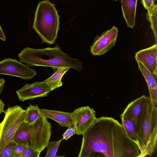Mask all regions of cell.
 I'll return each instance as SVG.
<instances>
[{
  "label": "cell",
  "mask_w": 157,
  "mask_h": 157,
  "mask_svg": "<svg viewBox=\"0 0 157 157\" xmlns=\"http://www.w3.org/2000/svg\"><path fill=\"white\" fill-rule=\"evenodd\" d=\"M5 83V80L3 78L0 79V94L2 92Z\"/></svg>",
  "instance_id": "4316f807"
},
{
  "label": "cell",
  "mask_w": 157,
  "mask_h": 157,
  "mask_svg": "<svg viewBox=\"0 0 157 157\" xmlns=\"http://www.w3.org/2000/svg\"><path fill=\"white\" fill-rule=\"evenodd\" d=\"M28 144H17L13 148V157H21L22 155L27 148Z\"/></svg>",
  "instance_id": "603a6c76"
},
{
  "label": "cell",
  "mask_w": 157,
  "mask_h": 157,
  "mask_svg": "<svg viewBox=\"0 0 157 157\" xmlns=\"http://www.w3.org/2000/svg\"><path fill=\"white\" fill-rule=\"evenodd\" d=\"M139 69L145 79L149 89L150 98L152 103L157 107V77L151 73L140 62L137 61Z\"/></svg>",
  "instance_id": "5bb4252c"
},
{
  "label": "cell",
  "mask_w": 157,
  "mask_h": 157,
  "mask_svg": "<svg viewBox=\"0 0 157 157\" xmlns=\"http://www.w3.org/2000/svg\"><path fill=\"white\" fill-rule=\"evenodd\" d=\"M63 139L58 141L49 142L47 147V150L45 157H55L56 156L59 147Z\"/></svg>",
  "instance_id": "44dd1931"
},
{
  "label": "cell",
  "mask_w": 157,
  "mask_h": 157,
  "mask_svg": "<svg viewBox=\"0 0 157 157\" xmlns=\"http://www.w3.org/2000/svg\"><path fill=\"white\" fill-rule=\"evenodd\" d=\"M0 39L3 41H5L6 38L0 25Z\"/></svg>",
  "instance_id": "83f0119b"
},
{
  "label": "cell",
  "mask_w": 157,
  "mask_h": 157,
  "mask_svg": "<svg viewBox=\"0 0 157 157\" xmlns=\"http://www.w3.org/2000/svg\"><path fill=\"white\" fill-rule=\"evenodd\" d=\"M39 112L47 118L55 121L62 127H68L74 126L71 119V113L40 109Z\"/></svg>",
  "instance_id": "7c38bea8"
},
{
  "label": "cell",
  "mask_w": 157,
  "mask_h": 157,
  "mask_svg": "<svg viewBox=\"0 0 157 157\" xmlns=\"http://www.w3.org/2000/svg\"><path fill=\"white\" fill-rule=\"evenodd\" d=\"M66 131L63 134V140H68L72 136L76 133V130L74 126L68 127Z\"/></svg>",
  "instance_id": "484cf974"
},
{
  "label": "cell",
  "mask_w": 157,
  "mask_h": 157,
  "mask_svg": "<svg viewBox=\"0 0 157 157\" xmlns=\"http://www.w3.org/2000/svg\"><path fill=\"white\" fill-rule=\"evenodd\" d=\"M115 1H117V0H115Z\"/></svg>",
  "instance_id": "f546056e"
},
{
  "label": "cell",
  "mask_w": 157,
  "mask_h": 157,
  "mask_svg": "<svg viewBox=\"0 0 157 157\" xmlns=\"http://www.w3.org/2000/svg\"><path fill=\"white\" fill-rule=\"evenodd\" d=\"M138 0H121L123 17L127 26L133 29L135 25V17Z\"/></svg>",
  "instance_id": "9a60e30c"
},
{
  "label": "cell",
  "mask_w": 157,
  "mask_h": 157,
  "mask_svg": "<svg viewBox=\"0 0 157 157\" xmlns=\"http://www.w3.org/2000/svg\"><path fill=\"white\" fill-rule=\"evenodd\" d=\"M135 58L137 61L140 62L153 76L157 77V44L137 52Z\"/></svg>",
  "instance_id": "8fae6325"
},
{
  "label": "cell",
  "mask_w": 157,
  "mask_h": 157,
  "mask_svg": "<svg viewBox=\"0 0 157 157\" xmlns=\"http://www.w3.org/2000/svg\"><path fill=\"white\" fill-rule=\"evenodd\" d=\"M139 140L140 157H151L157 147V108L146 97L136 124Z\"/></svg>",
  "instance_id": "3957f363"
},
{
  "label": "cell",
  "mask_w": 157,
  "mask_h": 157,
  "mask_svg": "<svg viewBox=\"0 0 157 157\" xmlns=\"http://www.w3.org/2000/svg\"><path fill=\"white\" fill-rule=\"evenodd\" d=\"M4 112V119L0 123V152L13 141L14 134L26 114V110L18 105L8 107Z\"/></svg>",
  "instance_id": "5b68a950"
},
{
  "label": "cell",
  "mask_w": 157,
  "mask_h": 157,
  "mask_svg": "<svg viewBox=\"0 0 157 157\" xmlns=\"http://www.w3.org/2000/svg\"><path fill=\"white\" fill-rule=\"evenodd\" d=\"M146 97L143 95L132 101L128 104L123 112L132 120L136 126L141 114Z\"/></svg>",
  "instance_id": "4fadbf2b"
},
{
  "label": "cell",
  "mask_w": 157,
  "mask_h": 157,
  "mask_svg": "<svg viewBox=\"0 0 157 157\" xmlns=\"http://www.w3.org/2000/svg\"><path fill=\"white\" fill-rule=\"evenodd\" d=\"M5 104L2 100L0 99V114L2 112H4Z\"/></svg>",
  "instance_id": "f1b7e54d"
},
{
  "label": "cell",
  "mask_w": 157,
  "mask_h": 157,
  "mask_svg": "<svg viewBox=\"0 0 157 157\" xmlns=\"http://www.w3.org/2000/svg\"><path fill=\"white\" fill-rule=\"evenodd\" d=\"M32 125L25 121L22 122L14 134L13 141L17 144H30L29 132Z\"/></svg>",
  "instance_id": "e0dca14e"
},
{
  "label": "cell",
  "mask_w": 157,
  "mask_h": 157,
  "mask_svg": "<svg viewBox=\"0 0 157 157\" xmlns=\"http://www.w3.org/2000/svg\"><path fill=\"white\" fill-rule=\"evenodd\" d=\"M36 71L28 65L23 64L16 59H4L0 61V74L16 76L27 80L33 78Z\"/></svg>",
  "instance_id": "52a82bcc"
},
{
  "label": "cell",
  "mask_w": 157,
  "mask_h": 157,
  "mask_svg": "<svg viewBox=\"0 0 157 157\" xmlns=\"http://www.w3.org/2000/svg\"><path fill=\"white\" fill-rule=\"evenodd\" d=\"M40 109L37 105H33L29 104V105L26 109V114L25 121L30 125H32L39 117Z\"/></svg>",
  "instance_id": "d6986e66"
},
{
  "label": "cell",
  "mask_w": 157,
  "mask_h": 157,
  "mask_svg": "<svg viewBox=\"0 0 157 157\" xmlns=\"http://www.w3.org/2000/svg\"><path fill=\"white\" fill-rule=\"evenodd\" d=\"M70 69L67 67H58L51 76L44 81L51 88L52 91L61 87L63 85L62 78Z\"/></svg>",
  "instance_id": "ac0fdd59"
},
{
  "label": "cell",
  "mask_w": 157,
  "mask_h": 157,
  "mask_svg": "<svg viewBox=\"0 0 157 157\" xmlns=\"http://www.w3.org/2000/svg\"><path fill=\"white\" fill-rule=\"evenodd\" d=\"M40 153L34 149L29 144H28L27 148L21 157H39Z\"/></svg>",
  "instance_id": "cb8c5ba5"
},
{
  "label": "cell",
  "mask_w": 157,
  "mask_h": 157,
  "mask_svg": "<svg viewBox=\"0 0 157 157\" xmlns=\"http://www.w3.org/2000/svg\"><path fill=\"white\" fill-rule=\"evenodd\" d=\"M82 136L78 157H140L137 145L112 117L96 118Z\"/></svg>",
  "instance_id": "6da1fadb"
},
{
  "label": "cell",
  "mask_w": 157,
  "mask_h": 157,
  "mask_svg": "<svg viewBox=\"0 0 157 157\" xmlns=\"http://www.w3.org/2000/svg\"><path fill=\"white\" fill-rule=\"evenodd\" d=\"M96 118L95 111L89 106L75 109L71 113V119L76 134L82 135Z\"/></svg>",
  "instance_id": "ba28073f"
},
{
  "label": "cell",
  "mask_w": 157,
  "mask_h": 157,
  "mask_svg": "<svg viewBox=\"0 0 157 157\" xmlns=\"http://www.w3.org/2000/svg\"><path fill=\"white\" fill-rule=\"evenodd\" d=\"M51 91V88L43 81L27 83L16 91V93L19 100L24 101L27 100L46 97Z\"/></svg>",
  "instance_id": "30bf717a"
},
{
  "label": "cell",
  "mask_w": 157,
  "mask_h": 157,
  "mask_svg": "<svg viewBox=\"0 0 157 157\" xmlns=\"http://www.w3.org/2000/svg\"><path fill=\"white\" fill-rule=\"evenodd\" d=\"M59 16L55 5L49 0L39 2L35 12L32 28L42 43L54 44L59 29Z\"/></svg>",
  "instance_id": "277c9868"
},
{
  "label": "cell",
  "mask_w": 157,
  "mask_h": 157,
  "mask_svg": "<svg viewBox=\"0 0 157 157\" xmlns=\"http://www.w3.org/2000/svg\"><path fill=\"white\" fill-rule=\"evenodd\" d=\"M16 144L13 141L9 143L0 152V157H13V148Z\"/></svg>",
  "instance_id": "7402d4cb"
},
{
  "label": "cell",
  "mask_w": 157,
  "mask_h": 157,
  "mask_svg": "<svg viewBox=\"0 0 157 157\" xmlns=\"http://www.w3.org/2000/svg\"><path fill=\"white\" fill-rule=\"evenodd\" d=\"M118 30L116 26L104 32L100 36H97L90 46V51L94 56H100L106 53L115 44Z\"/></svg>",
  "instance_id": "9c48e42d"
},
{
  "label": "cell",
  "mask_w": 157,
  "mask_h": 157,
  "mask_svg": "<svg viewBox=\"0 0 157 157\" xmlns=\"http://www.w3.org/2000/svg\"><path fill=\"white\" fill-rule=\"evenodd\" d=\"M157 5L152 10L147 11L146 14V18L151 24V27L154 33L155 44H157Z\"/></svg>",
  "instance_id": "ffe728a7"
},
{
  "label": "cell",
  "mask_w": 157,
  "mask_h": 157,
  "mask_svg": "<svg viewBox=\"0 0 157 157\" xmlns=\"http://www.w3.org/2000/svg\"><path fill=\"white\" fill-rule=\"evenodd\" d=\"M122 125L128 137L139 147V140L135 122L123 113L121 115Z\"/></svg>",
  "instance_id": "2e32d148"
},
{
  "label": "cell",
  "mask_w": 157,
  "mask_h": 157,
  "mask_svg": "<svg viewBox=\"0 0 157 157\" xmlns=\"http://www.w3.org/2000/svg\"><path fill=\"white\" fill-rule=\"evenodd\" d=\"M144 8L147 11L153 9L155 6V0H141Z\"/></svg>",
  "instance_id": "d4e9b609"
},
{
  "label": "cell",
  "mask_w": 157,
  "mask_h": 157,
  "mask_svg": "<svg viewBox=\"0 0 157 157\" xmlns=\"http://www.w3.org/2000/svg\"><path fill=\"white\" fill-rule=\"evenodd\" d=\"M51 133V124L47 118L40 113L30 130L31 146L41 152L47 147Z\"/></svg>",
  "instance_id": "8992f818"
},
{
  "label": "cell",
  "mask_w": 157,
  "mask_h": 157,
  "mask_svg": "<svg viewBox=\"0 0 157 157\" xmlns=\"http://www.w3.org/2000/svg\"><path fill=\"white\" fill-rule=\"evenodd\" d=\"M21 62L30 66L48 67L53 69L67 67L80 72L82 69V63L73 59L64 52L58 45L53 48L41 49L26 47L18 55Z\"/></svg>",
  "instance_id": "7a4b0ae2"
}]
</instances>
